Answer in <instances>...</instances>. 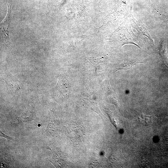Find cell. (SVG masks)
<instances>
[{
    "label": "cell",
    "mask_w": 168,
    "mask_h": 168,
    "mask_svg": "<svg viewBox=\"0 0 168 168\" xmlns=\"http://www.w3.org/2000/svg\"><path fill=\"white\" fill-rule=\"evenodd\" d=\"M140 118L142 123L144 125H148L151 123L152 117L151 116H148L141 114L140 116Z\"/></svg>",
    "instance_id": "obj_3"
},
{
    "label": "cell",
    "mask_w": 168,
    "mask_h": 168,
    "mask_svg": "<svg viewBox=\"0 0 168 168\" xmlns=\"http://www.w3.org/2000/svg\"><path fill=\"white\" fill-rule=\"evenodd\" d=\"M8 7V12L6 17L1 22L2 25L3 27L9 28L10 25V22L11 20V5L9 4L7 5Z\"/></svg>",
    "instance_id": "obj_2"
},
{
    "label": "cell",
    "mask_w": 168,
    "mask_h": 168,
    "mask_svg": "<svg viewBox=\"0 0 168 168\" xmlns=\"http://www.w3.org/2000/svg\"><path fill=\"white\" fill-rule=\"evenodd\" d=\"M7 84L8 89L10 92H12L14 95H16V94L18 93L19 90V86L17 84L12 81L9 80H5L3 79Z\"/></svg>",
    "instance_id": "obj_1"
},
{
    "label": "cell",
    "mask_w": 168,
    "mask_h": 168,
    "mask_svg": "<svg viewBox=\"0 0 168 168\" xmlns=\"http://www.w3.org/2000/svg\"><path fill=\"white\" fill-rule=\"evenodd\" d=\"M0 132H0L1 133V135H0V136H1V137H3L6 138L8 140H10L13 141H14V140L12 137H9L8 136H7L5 135L4 134H3V133L2 132V131H0Z\"/></svg>",
    "instance_id": "obj_4"
}]
</instances>
